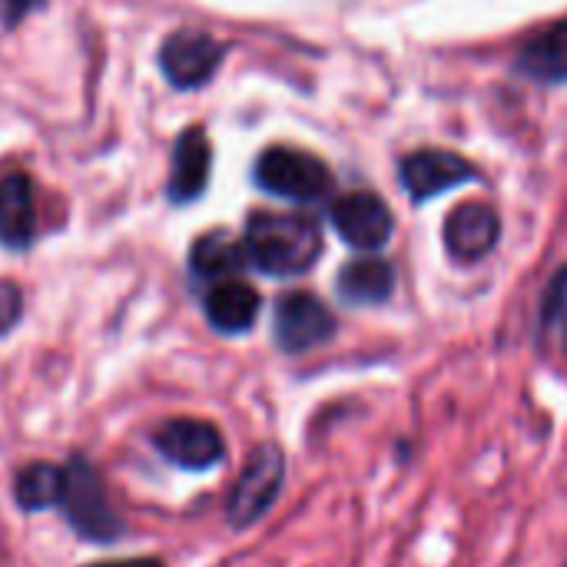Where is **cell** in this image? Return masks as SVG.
<instances>
[{"instance_id":"6da1fadb","label":"cell","mask_w":567,"mask_h":567,"mask_svg":"<svg viewBox=\"0 0 567 567\" xmlns=\"http://www.w3.org/2000/svg\"><path fill=\"white\" fill-rule=\"evenodd\" d=\"M249 262L269 276H299L322 256V229L306 213H269L259 209L246 223Z\"/></svg>"},{"instance_id":"7a4b0ae2","label":"cell","mask_w":567,"mask_h":567,"mask_svg":"<svg viewBox=\"0 0 567 567\" xmlns=\"http://www.w3.org/2000/svg\"><path fill=\"white\" fill-rule=\"evenodd\" d=\"M60 508L66 512V522L90 542H113L123 535V525L106 502V488L86 458H73L66 465Z\"/></svg>"},{"instance_id":"3957f363","label":"cell","mask_w":567,"mask_h":567,"mask_svg":"<svg viewBox=\"0 0 567 567\" xmlns=\"http://www.w3.org/2000/svg\"><path fill=\"white\" fill-rule=\"evenodd\" d=\"M256 183L266 193H276L282 199H296V203H309L329 193L332 186V173L329 166L296 146H269L259 163H256Z\"/></svg>"},{"instance_id":"277c9868","label":"cell","mask_w":567,"mask_h":567,"mask_svg":"<svg viewBox=\"0 0 567 567\" xmlns=\"http://www.w3.org/2000/svg\"><path fill=\"white\" fill-rule=\"evenodd\" d=\"M282 472H286L282 452L276 445H259L249 455V462L229 495V508H226L229 525L246 528V525L259 522L282 488Z\"/></svg>"},{"instance_id":"5b68a950","label":"cell","mask_w":567,"mask_h":567,"mask_svg":"<svg viewBox=\"0 0 567 567\" xmlns=\"http://www.w3.org/2000/svg\"><path fill=\"white\" fill-rule=\"evenodd\" d=\"M223 63V47L203 30H176L159 50V66L173 86H203Z\"/></svg>"},{"instance_id":"8992f818","label":"cell","mask_w":567,"mask_h":567,"mask_svg":"<svg viewBox=\"0 0 567 567\" xmlns=\"http://www.w3.org/2000/svg\"><path fill=\"white\" fill-rule=\"evenodd\" d=\"M332 312L309 292H289L276 306V342L282 352L316 349L332 336Z\"/></svg>"},{"instance_id":"52a82bcc","label":"cell","mask_w":567,"mask_h":567,"mask_svg":"<svg viewBox=\"0 0 567 567\" xmlns=\"http://www.w3.org/2000/svg\"><path fill=\"white\" fill-rule=\"evenodd\" d=\"M332 226L336 233L355 246V249H382L392 236V213L389 206L375 196V193H346L342 199H336L332 206Z\"/></svg>"},{"instance_id":"ba28073f","label":"cell","mask_w":567,"mask_h":567,"mask_svg":"<svg viewBox=\"0 0 567 567\" xmlns=\"http://www.w3.org/2000/svg\"><path fill=\"white\" fill-rule=\"evenodd\" d=\"M402 186L415 199H432L475 176V166L452 150H415L402 159Z\"/></svg>"},{"instance_id":"9c48e42d","label":"cell","mask_w":567,"mask_h":567,"mask_svg":"<svg viewBox=\"0 0 567 567\" xmlns=\"http://www.w3.org/2000/svg\"><path fill=\"white\" fill-rule=\"evenodd\" d=\"M502 236V219L488 203H462L445 219V249L458 262L485 259Z\"/></svg>"},{"instance_id":"30bf717a","label":"cell","mask_w":567,"mask_h":567,"mask_svg":"<svg viewBox=\"0 0 567 567\" xmlns=\"http://www.w3.org/2000/svg\"><path fill=\"white\" fill-rule=\"evenodd\" d=\"M156 449L179 468L203 472L223 458V435L199 419H173L156 432Z\"/></svg>"},{"instance_id":"8fae6325","label":"cell","mask_w":567,"mask_h":567,"mask_svg":"<svg viewBox=\"0 0 567 567\" xmlns=\"http://www.w3.org/2000/svg\"><path fill=\"white\" fill-rule=\"evenodd\" d=\"M209 166H213V150L209 140L199 126L186 130L176 140L173 150V169H169V193L176 203H189L206 189L209 179Z\"/></svg>"},{"instance_id":"7c38bea8","label":"cell","mask_w":567,"mask_h":567,"mask_svg":"<svg viewBox=\"0 0 567 567\" xmlns=\"http://www.w3.org/2000/svg\"><path fill=\"white\" fill-rule=\"evenodd\" d=\"M37 233V203L33 183L23 173H10L0 179V243L23 249Z\"/></svg>"},{"instance_id":"4fadbf2b","label":"cell","mask_w":567,"mask_h":567,"mask_svg":"<svg viewBox=\"0 0 567 567\" xmlns=\"http://www.w3.org/2000/svg\"><path fill=\"white\" fill-rule=\"evenodd\" d=\"M256 316H259V292L249 282L223 279L206 296V319L219 332H229V336L246 332L252 329Z\"/></svg>"},{"instance_id":"5bb4252c","label":"cell","mask_w":567,"mask_h":567,"mask_svg":"<svg viewBox=\"0 0 567 567\" xmlns=\"http://www.w3.org/2000/svg\"><path fill=\"white\" fill-rule=\"evenodd\" d=\"M518 70L538 83L567 80V17L555 20L548 30L535 33L518 56Z\"/></svg>"},{"instance_id":"9a60e30c","label":"cell","mask_w":567,"mask_h":567,"mask_svg":"<svg viewBox=\"0 0 567 567\" xmlns=\"http://www.w3.org/2000/svg\"><path fill=\"white\" fill-rule=\"evenodd\" d=\"M395 269L385 259H355L339 272V296L355 306H375L392 296Z\"/></svg>"},{"instance_id":"2e32d148","label":"cell","mask_w":567,"mask_h":567,"mask_svg":"<svg viewBox=\"0 0 567 567\" xmlns=\"http://www.w3.org/2000/svg\"><path fill=\"white\" fill-rule=\"evenodd\" d=\"M189 262L196 276L223 282V279H236V272L249 262V252H246V243H236L226 233H206L196 239Z\"/></svg>"},{"instance_id":"e0dca14e","label":"cell","mask_w":567,"mask_h":567,"mask_svg":"<svg viewBox=\"0 0 567 567\" xmlns=\"http://www.w3.org/2000/svg\"><path fill=\"white\" fill-rule=\"evenodd\" d=\"M63 478H66V468L47 465V462H33V465H27L17 475L13 498H17V505L23 512H40V508L60 505V498H63Z\"/></svg>"},{"instance_id":"ac0fdd59","label":"cell","mask_w":567,"mask_h":567,"mask_svg":"<svg viewBox=\"0 0 567 567\" xmlns=\"http://www.w3.org/2000/svg\"><path fill=\"white\" fill-rule=\"evenodd\" d=\"M542 336L551 342H567V266L551 279L542 306Z\"/></svg>"},{"instance_id":"d6986e66","label":"cell","mask_w":567,"mask_h":567,"mask_svg":"<svg viewBox=\"0 0 567 567\" xmlns=\"http://www.w3.org/2000/svg\"><path fill=\"white\" fill-rule=\"evenodd\" d=\"M20 312H23V292H20V286L10 282V279H0V336H7L17 326Z\"/></svg>"},{"instance_id":"ffe728a7","label":"cell","mask_w":567,"mask_h":567,"mask_svg":"<svg viewBox=\"0 0 567 567\" xmlns=\"http://www.w3.org/2000/svg\"><path fill=\"white\" fill-rule=\"evenodd\" d=\"M43 0H0V7H3V17L13 23V20H20V17H27L30 10H37Z\"/></svg>"},{"instance_id":"44dd1931","label":"cell","mask_w":567,"mask_h":567,"mask_svg":"<svg viewBox=\"0 0 567 567\" xmlns=\"http://www.w3.org/2000/svg\"><path fill=\"white\" fill-rule=\"evenodd\" d=\"M90 567H163V561H156V558H130V561H103V565Z\"/></svg>"}]
</instances>
